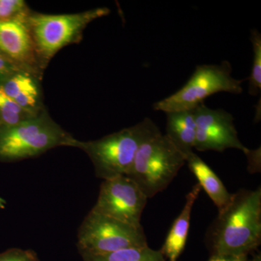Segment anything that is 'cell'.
<instances>
[{"mask_svg": "<svg viewBox=\"0 0 261 261\" xmlns=\"http://www.w3.org/2000/svg\"><path fill=\"white\" fill-rule=\"evenodd\" d=\"M35 116L20 107L0 87V132Z\"/></svg>", "mask_w": 261, "mask_h": 261, "instance_id": "cell-16", "label": "cell"}, {"mask_svg": "<svg viewBox=\"0 0 261 261\" xmlns=\"http://www.w3.org/2000/svg\"><path fill=\"white\" fill-rule=\"evenodd\" d=\"M23 71L0 51V85L11 75Z\"/></svg>", "mask_w": 261, "mask_h": 261, "instance_id": "cell-20", "label": "cell"}, {"mask_svg": "<svg viewBox=\"0 0 261 261\" xmlns=\"http://www.w3.org/2000/svg\"><path fill=\"white\" fill-rule=\"evenodd\" d=\"M231 63L221 62L220 65H202L186 84L174 94L154 102V111L165 113L194 110L203 103L206 98L218 92L241 94L245 80H237L231 75Z\"/></svg>", "mask_w": 261, "mask_h": 261, "instance_id": "cell-6", "label": "cell"}, {"mask_svg": "<svg viewBox=\"0 0 261 261\" xmlns=\"http://www.w3.org/2000/svg\"><path fill=\"white\" fill-rule=\"evenodd\" d=\"M245 155L248 160V171L250 173H260L261 168L260 163V149L255 150H250L245 153Z\"/></svg>", "mask_w": 261, "mask_h": 261, "instance_id": "cell-21", "label": "cell"}, {"mask_svg": "<svg viewBox=\"0 0 261 261\" xmlns=\"http://www.w3.org/2000/svg\"><path fill=\"white\" fill-rule=\"evenodd\" d=\"M29 14L10 21H0V51L20 70L41 81L44 69L29 29Z\"/></svg>", "mask_w": 261, "mask_h": 261, "instance_id": "cell-10", "label": "cell"}, {"mask_svg": "<svg viewBox=\"0 0 261 261\" xmlns=\"http://www.w3.org/2000/svg\"><path fill=\"white\" fill-rule=\"evenodd\" d=\"M78 141L44 109L37 116L0 132V161L16 162L37 157L58 147H76Z\"/></svg>", "mask_w": 261, "mask_h": 261, "instance_id": "cell-3", "label": "cell"}, {"mask_svg": "<svg viewBox=\"0 0 261 261\" xmlns=\"http://www.w3.org/2000/svg\"><path fill=\"white\" fill-rule=\"evenodd\" d=\"M201 190L202 188L200 185L196 184L186 196L184 208L173 222L162 248L160 250L166 260L177 261L185 250L190 229L192 207Z\"/></svg>", "mask_w": 261, "mask_h": 261, "instance_id": "cell-12", "label": "cell"}, {"mask_svg": "<svg viewBox=\"0 0 261 261\" xmlns=\"http://www.w3.org/2000/svg\"><path fill=\"white\" fill-rule=\"evenodd\" d=\"M250 41L253 50L251 73L249 81V94L253 97L261 92V34L256 29L251 31Z\"/></svg>", "mask_w": 261, "mask_h": 261, "instance_id": "cell-17", "label": "cell"}, {"mask_svg": "<svg viewBox=\"0 0 261 261\" xmlns=\"http://www.w3.org/2000/svg\"><path fill=\"white\" fill-rule=\"evenodd\" d=\"M80 255L82 261H166L160 250H152L148 245L102 255Z\"/></svg>", "mask_w": 261, "mask_h": 261, "instance_id": "cell-15", "label": "cell"}, {"mask_svg": "<svg viewBox=\"0 0 261 261\" xmlns=\"http://www.w3.org/2000/svg\"><path fill=\"white\" fill-rule=\"evenodd\" d=\"M186 157L161 130L141 145L126 175L151 198L167 188Z\"/></svg>", "mask_w": 261, "mask_h": 261, "instance_id": "cell-4", "label": "cell"}, {"mask_svg": "<svg viewBox=\"0 0 261 261\" xmlns=\"http://www.w3.org/2000/svg\"><path fill=\"white\" fill-rule=\"evenodd\" d=\"M147 200L133 180L126 176H117L103 180L92 210L126 224L141 226V218Z\"/></svg>", "mask_w": 261, "mask_h": 261, "instance_id": "cell-8", "label": "cell"}, {"mask_svg": "<svg viewBox=\"0 0 261 261\" xmlns=\"http://www.w3.org/2000/svg\"><path fill=\"white\" fill-rule=\"evenodd\" d=\"M159 128L150 118L135 126L92 141H78L76 147L87 153L96 176L102 180L126 176L141 145Z\"/></svg>", "mask_w": 261, "mask_h": 261, "instance_id": "cell-2", "label": "cell"}, {"mask_svg": "<svg viewBox=\"0 0 261 261\" xmlns=\"http://www.w3.org/2000/svg\"><path fill=\"white\" fill-rule=\"evenodd\" d=\"M208 261H261V255L259 253L250 255H211Z\"/></svg>", "mask_w": 261, "mask_h": 261, "instance_id": "cell-22", "label": "cell"}, {"mask_svg": "<svg viewBox=\"0 0 261 261\" xmlns=\"http://www.w3.org/2000/svg\"><path fill=\"white\" fill-rule=\"evenodd\" d=\"M186 163L198 180L201 188L205 190L219 212L224 210L232 198L233 194L228 192L219 176L195 152H192L187 156Z\"/></svg>", "mask_w": 261, "mask_h": 261, "instance_id": "cell-13", "label": "cell"}, {"mask_svg": "<svg viewBox=\"0 0 261 261\" xmlns=\"http://www.w3.org/2000/svg\"><path fill=\"white\" fill-rule=\"evenodd\" d=\"M108 8H97L70 14H44L31 12L28 23L39 60L44 69L63 47L79 43L86 27L110 13Z\"/></svg>", "mask_w": 261, "mask_h": 261, "instance_id": "cell-5", "label": "cell"}, {"mask_svg": "<svg viewBox=\"0 0 261 261\" xmlns=\"http://www.w3.org/2000/svg\"><path fill=\"white\" fill-rule=\"evenodd\" d=\"M196 121L195 149L200 152L213 150L224 152L237 149L247 153L249 149L239 140L231 113L223 109H211L199 105L194 109Z\"/></svg>", "mask_w": 261, "mask_h": 261, "instance_id": "cell-9", "label": "cell"}, {"mask_svg": "<svg viewBox=\"0 0 261 261\" xmlns=\"http://www.w3.org/2000/svg\"><path fill=\"white\" fill-rule=\"evenodd\" d=\"M1 88L19 106L32 114L45 109L42 102L40 80L24 71H19L5 81Z\"/></svg>", "mask_w": 261, "mask_h": 261, "instance_id": "cell-11", "label": "cell"}, {"mask_svg": "<svg viewBox=\"0 0 261 261\" xmlns=\"http://www.w3.org/2000/svg\"><path fill=\"white\" fill-rule=\"evenodd\" d=\"M5 205H6V201L3 197H0V209L5 208Z\"/></svg>", "mask_w": 261, "mask_h": 261, "instance_id": "cell-23", "label": "cell"}, {"mask_svg": "<svg viewBox=\"0 0 261 261\" xmlns=\"http://www.w3.org/2000/svg\"><path fill=\"white\" fill-rule=\"evenodd\" d=\"M166 137L187 157L195 149L196 121L194 110L166 113Z\"/></svg>", "mask_w": 261, "mask_h": 261, "instance_id": "cell-14", "label": "cell"}, {"mask_svg": "<svg viewBox=\"0 0 261 261\" xmlns=\"http://www.w3.org/2000/svg\"><path fill=\"white\" fill-rule=\"evenodd\" d=\"M147 245L142 226H132L92 210L84 217L77 233L80 255H102Z\"/></svg>", "mask_w": 261, "mask_h": 261, "instance_id": "cell-7", "label": "cell"}, {"mask_svg": "<svg viewBox=\"0 0 261 261\" xmlns=\"http://www.w3.org/2000/svg\"><path fill=\"white\" fill-rule=\"evenodd\" d=\"M32 12L23 0H0V21L27 16Z\"/></svg>", "mask_w": 261, "mask_h": 261, "instance_id": "cell-18", "label": "cell"}, {"mask_svg": "<svg viewBox=\"0 0 261 261\" xmlns=\"http://www.w3.org/2000/svg\"><path fill=\"white\" fill-rule=\"evenodd\" d=\"M211 255H250L261 242V189L240 190L207 231Z\"/></svg>", "mask_w": 261, "mask_h": 261, "instance_id": "cell-1", "label": "cell"}, {"mask_svg": "<svg viewBox=\"0 0 261 261\" xmlns=\"http://www.w3.org/2000/svg\"><path fill=\"white\" fill-rule=\"evenodd\" d=\"M0 261H39V258L34 250L13 247L0 252Z\"/></svg>", "mask_w": 261, "mask_h": 261, "instance_id": "cell-19", "label": "cell"}]
</instances>
